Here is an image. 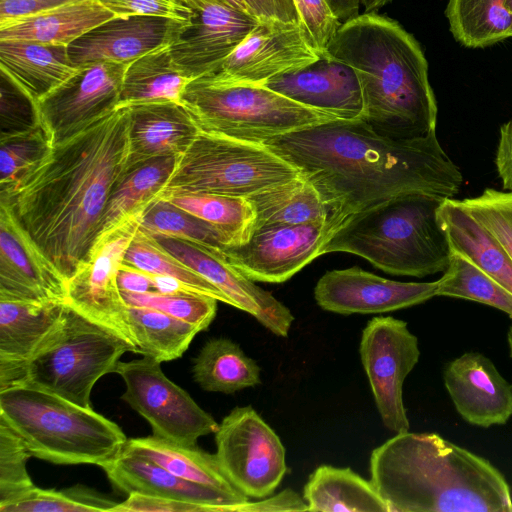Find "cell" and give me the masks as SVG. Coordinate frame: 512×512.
Here are the masks:
<instances>
[{
    "mask_svg": "<svg viewBox=\"0 0 512 512\" xmlns=\"http://www.w3.org/2000/svg\"><path fill=\"white\" fill-rule=\"evenodd\" d=\"M263 144L312 183L330 209L334 232L350 215L392 197L423 194L450 199L463 182L436 131L393 139L360 119H338Z\"/></svg>",
    "mask_w": 512,
    "mask_h": 512,
    "instance_id": "cell-1",
    "label": "cell"
},
{
    "mask_svg": "<svg viewBox=\"0 0 512 512\" xmlns=\"http://www.w3.org/2000/svg\"><path fill=\"white\" fill-rule=\"evenodd\" d=\"M129 108L119 106L48 157L6 198L66 282L87 260L102 231L110 192L127 166Z\"/></svg>",
    "mask_w": 512,
    "mask_h": 512,
    "instance_id": "cell-2",
    "label": "cell"
},
{
    "mask_svg": "<svg viewBox=\"0 0 512 512\" xmlns=\"http://www.w3.org/2000/svg\"><path fill=\"white\" fill-rule=\"evenodd\" d=\"M352 67L359 79L360 120L380 135L413 139L436 131L437 102L417 40L377 12L342 22L325 55Z\"/></svg>",
    "mask_w": 512,
    "mask_h": 512,
    "instance_id": "cell-3",
    "label": "cell"
},
{
    "mask_svg": "<svg viewBox=\"0 0 512 512\" xmlns=\"http://www.w3.org/2000/svg\"><path fill=\"white\" fill-rule=\"evenodd\" d=\"M370 475L389 512H512L500 471L435 433H397L372 451Z\"/></svg>",
    "mask_w": 512,
    "mask_h": 512,
    "instance_id": "cell-4",
    "label": "cell"
},
{
    "mask_svg": "<svg viewBox=\"0 0 512 512\" xmlns=\"http://www.w3.org/2000/svg\"><path fill=\"white\" fill-rule=\"evenodd\" d=\"M442 199L423 194L392 197L347 217L320 255H358L393 275L422 278L444 272L451 250L437 220Z\"/></svg>",
    "mask_w": 512,
    "mask_h": 512,
    "instance_id": "cell-5",
    "label": "cell"
},
{
    "mask_svg": "<svg viewBox=\"0 0 512 512\" xmlns=\"http://www.w3.org/2000/svg\"><path fill=\"white\" fill-rule=\"evenodd\" d=\"M0 419L23 439L32 457L55 464L101 467L128 440L116 423L91 407L27 385L0 391Z\"/></svg>",
    "mask_w": 512,
    "mask_h": 512,
    "instance_id": "cell-6",
    "label": "cell"
},
{
    "mask_svg": "<svg viewBox=\"0 0 512 512\" xmlns=\"http://www.w3.org/2000/svg\"><path fill=\"white\" fill-rule=\"evenodd\" d=\"M181 103L200 131L262 144L279 135L340 119L263 85L228 83L209 74L187 84Z\"/></svg>",
    "mask_w": 512,
    "mask_h": 512,
    "instance_id": "cell-7",
    "label": "cell"
},
{
    "mask_svg": "<svg viewBox=\"0 0 512 512\" xmlns=\"http://www.w3.org/2000/svg\"><path fill=\"white\" fill-rule=\"evenodd\" d=\"M300 176L265 144L199 131L157 196L208 193L249 198Z\"/></svg>",
    "mask_w": 512,
    "mask_h": 512,
    "instance_id": "cell-8",
    "label": "cell"
},
{
    "mask_svg": "<svg viewBox=\"0 0 512 512\" xmlns=\"http://www.w3.org/2000/svg\"><path fill=\"white\" fill-rule=\"evenodd\" d=\"M128 351L121 339L67 304L61 325L23 366L15 386L36 387L91 407L93 386L115 372Z\"/></svg>",
    "mask_w": 512,
    "mask_h": 512,
    "instance_id": "cell-9",
    "label": "cell"
},
{
    "mask_svg": "<svg viewBox=\"0 0 512 512\" xmlns=\"http://www.w3.org/2000/svg\"><path fill=\"white\" fill-rule=\"evenodd\" d=\"M142 213L98 237L87 260L67 282L66 297L69 306L121 339L133 353H138V345L117 273Z\"/></svg>",
    "mask_w": 512,
    "mask_h": 512,
    "instance_id": "cell-10",
    "label": "cell"
},
{
    "mask_svg": "<svg viewBox=\"0 0 512 512\" xmlns=\"http://www.w3.org/2000/svg\"><path fill=\"white\" fill-rule=\"evenodd\" d=\"M216 457L230 483L252 499L269 497L288 468L276 432L251 407H236L215 432Z\"/></svg>",
    "mask_w": 512,
    "mask_h": 512,
    "instance_id": "cell-11",
    "label": "cell"
},
{
    "mask_svg": "<svg viewBox=\"0 0 512 512\" xmlns=\"http://www.w3.org/2000/svg\"><path fill=\"white\" fill-rule=\"evenodd\" d=\"M161 363L144 356L119 361L115 372L125 382L122 399L144 417L153 435L195 446L199 437L218 430L219 424L192 397L163 373Z\"/></svg>",
    "mask_w": 512,
    "mask_h": 512,
    "instance_id": "cell-12",
    "label": "cell"
},
{
    "mask_svg": "<svg viewBox=\"0 0 512 512\" xmlns=\"http://www.w3.org/2000/svg\"><path fill=\"white\" fill-rule=\"evenodd\" d=\"M359 352L381 420L390 431H409L403 384L420 356L407 323L391 316L372 318L362 331Z\"/></svg>",
    "mask_w": 512,
    "mask_h": 512,
    "instance_id": "cell-13",
    "label": "cell"
},
{
    "mask_svg": "<svg viewBox=\"0 0 512 512\" xmlns=\"http://www.w3.org/2000/svg\"><path fill=\"white\" fill-rule=\"evenodd\" d=\"M127 65L114 61L82 65L36 103L39 122L53 146L73 138L117 108Z\"/></svg>",
    "mask_w": 512,
    "mask_h": 512,
    "instance_id": "cell-14",
    "label": "cell"
},
{
    "mask_svg": "<svg viewBox=\"0 0 512 512\" xmlns=\"http://www.w3.org/2000/svg\"><path fill=\"white\" fill-rule=\"evenodd\" d=\"M321 57L300 23L265 19L255 25L216 70L207 74L228 83L263 85Z\"/></svg>",
    "mask_w": 512,
    "mask_h": 512,
    "instance_id": "cell-15",
    "label": "cell"
},
{
    "mask_svg": "<svg viewBox=\"0 0 512 512\" xmlns=\"http://www.w3.org/2000/svg\"><path fill=\"white\" fill-rule=\"evenodd\" d=\"M331 221L255 227L249 239L223 246L229 262L252 281L282 283L320 256L331 237Z\"/></svg>",
    "mask_w": 512,
    "mask_h": 512,
    "instance_id": "cell-16",
    "label": "cell"
},
{
    "mask_svg": "<svg viewBox=\"0 0 512 512\" xmlns=\"http://www.w3.org/2000/svg\"><path fill=\"white\" fill-rule=\"evenodd\" d=\"M191 16L179 24L169 49L191 80L216 70L260 21L216 1L186 0Z\"/></svg>",
    "mask_w": 512,
    "mask_h": 512,
    "instance_id": "cell-17",
    "label": "cell"
},
{
    "mask_svg": "<svg viewBox=\"0 0 512 512\" xmlns=\"http://www.w3.org/2000/svg\"><path fill=\"white\" fill-rule=\"evenodd\" d=\"M154 238L170 254L218 288L228 305L248 313L274 335L288 336L294 320L291 311L238 271L227 259L223 246L181 238Z\"/></svg>",
    "mask_w": 512,
    "mask_h": 512,
    "instance_id": "cell-18",
    "label": "cell"
},
{
    "mask_svg": "<svg viewBox=\"0 0 512 512\" xmlns=\"http://www.w3.org/2000/svg\"><path fill=\"white\" fill-rule=\"evenodd\" d=\"M67 282L0 200V299L66 302Z\"/></svg>",
    "mask_w": 512,
    "mask_h": 512,
    "instance_id": "cell-19",
    "label": "cell"
},
{
    "mask_svg": "<svg viewBox=\"0 0 512 512\" xmlns=\"http://www.w3.org/2000/svg\"><path fill=\"white\" fill-rule=\"evenodd\" d=\"M438 280L400 282L359 267L326 272L317 282L314 297L325 311L350 314H380L421 304L437 296Z\"/></svg>",
    "mask_w": 512,
    "mask_h": 512,
    "instance_id": "cell-20",
    "label": "cell"
},
{
    "mask_svg": "<svg viewBox=\"0 0 512 512\" xmlns=\"http://www.w3.org/2000/svg\"><path fill=\"white\" fill-rule=\"evenodd\" d=\"M181 22L156 16L114 15L72 41L67 46L68 55L76 66L100 61L129 63L169 44Z\"/></svg>",
    "mask_w": 512,
    "mask_h": 512,
    "instance_id": "cell-21",
    "label": "cell"
},
{
    "mask_svg": "<svg viewBox=\"0 0 512 512\" xmlns=\"http://www.w3.org/2000/svg\"><path fill=\"white\" fill-rule=\"evenodd\" d=\"M444 383L457 412L472 425H502L512 416V385L481 353L467 352L451 361Z\"/></svg>",
    "mask_w": 512,
    "mask_h": 512,
    "instance_id": "cell-22",
    "label": "cell"
},
{
    "mask_svg": "<svg viewBox=\"0 0 512 512\" xmlns=\"http://www.w3.org/2000/svg\"><path fill=\"white\" fill-rule=\"evenodd\" d=\"M263 86L343 120L360 119L363 112L362 90L354 69L327 56Z\"/></svg>",
    "mask_w": 512,
    "mask_h": 512,
    "instance_id": "cell-23",
    "label": "cell"
},
{
    "mask_svg": "<svg viewBox=\"0 0 512 512\" xmlns=\"http://www.w3.org/2000/svg\"><path fill=\"white\" fill-rule=\"evenodd\" d=\"M66 307L0 299V391L16 385L23 366L61 325Z\"/></svg>",
    "mask_w": 512,
    "mask_h": 512,
    "instance_id": "cell-24",
    "label": "cell"
},
{
    "mask_svg": "<svg viewBox=\"0 0 512 512\" xmlns=\"http://www.w3.org/2000/svg\"><path fill=\"white\" fill-rule=\"evenodd\" d=\"M101 468L110 482L126 494L142 493L215 505L220 512H232L233 505L249 500L187 481L145 457L124 450Z\"/></svg>",
    "mask_w": 512,
    "mask_h": 512,
    "instance_id": "cell-25",
    "label": "cell"
},
{
    "mask_svg": "<svg viewBox=\"0 0 512 512\" xmlns=\"http://www.w3.org/2000/svg\"><path fill=\"white\" fill-rule=\"evenodd\" d=\"M127 165L153 157L182 155L199 133L188 109L179 102L128 105Z\"/></svg>",
    "mask_w": 512,
    "mask_h": 512,
    "instance_id": "cell-26",
    "label": "cell"
},
{
    "mask_svg": "<svg viewBox=\"0 0 512 512\" xmlns=\"http://www.w3.org/2000/svg\"><path fill=\"white\" fill-rule=\"evenodd\" d=\"M0 68L35 103L74 75L66 45L0 40Z\"/></svg>",
    "mask_w": 512,
    "mask_h": 512,
    "instance_id": "cell-27",
    "label": "cell"
},
{
    "mask_svg": "<svg viewBox=\"0 0 512 512\" xmlns=\"http://www.w3.org/2000/svg\"><path fill=\"white\" fill-rule=\"evenodd\" d=\"M450 250L468 258L512 293V260L498 239L460 203L450 198L437 209Z\"/></svg>",
    "mask_w": 512,
    "mask_h": 512,
    "instance_id": "cell-28",
    "label": "cell"
},
{
    "mask_svg": "<svg viewBox=\"0 0 512 512\" xmlns=\"http://www.w3.org/2000/svg\"><path fill=\"white\" fill-rule=\"evenodd\" d=\"M99 0H82L34 15L0 23V40L68 46L72 41L112 18Z\"/></svg>",
    "mask_w": 512,
    "mask_h": 512,
    "instance_id": "cell-29",
    "label": "cell"
},
{
    "mask_svg": "<svg viewBox=\"0 0 512 512\" xmlns=\"http://www.w3.org/2000/svg\"><path fill=\"white\" fill-rule=\"evenodd\" d=\"M178 157L159 156L127 165L110 192L101 234L141 213L166 186Z\"/></svg>",
    "mask_w": 512,
    "mask_h": 512,
    "instance_id": "cell-30",
    "label": "cell"
},
{
    "mask_svg": "<svg viewBox=\"0 0 512 512\" xmlns=\"http://www.w3.org/2000/svg\"><path fill=\"white\" fill-rule=\"evenodd\" d=\"M303 498L308 511L389 512L373 483L350 468L319 466L309 476Z\"/></svg>",
    "mask_w": 512,
    "mask_h": 512,
    "instance_id": "cell-31",
    "label": "cell"
},
{
    "mask_svg": "<svg viewBox=\"0 0 512 512\" xmlns=\"http://www.w3.org/2000/svg\"><path fill=\"white\" fill-rule=\"evenodd\" d=\"M123 450L145 457L187 481L249 499L230 483L216 455L196 445H180L152 435L128 439Z\"/></svg>",
    "mask_w": 512,
    "mask_h": 512,
    "instance_id": "cell-32",
    "label": "cell"
},
{
    "mask_svg": "<svg viewBox=\"0 0 512 512\" xmlns=\"http://www.w3.org/2000/svg\"><path fill=\"white\" fill-rule=\"evenodd\" d=\"M190 81L175 64L169 44L160 46L128 63L117 107L162 101L181 103Z\"/></svg>",
    "mask_w": 512,
    "mask_h": 512,
    "instance_id": "cell-33",
    "label": "cell"
},
{
    "mask_svg": "<svg viewBox=\"0 0 512 512\" xmlns=\"http://www.w3.org/2000/svg\"><path fill=\"white\" fill-rule=\"evenodd\" d=\"M247 199L255 212L254 228L325 222L330 216L316 188L301 174Z\"/></svg>",
    "mask_w": 512,
    "mask_h": 512,
    "instance_id": "cell-34",
    "label": "cell"
},
{
    "mask_svg": "<svg viewBox=\"0 0 512 512\" xmlns=\"http://www.w3.org/2000/svg\"><path fill=\"white\" fill-rule=\"evenodd\" d=\"M193 378L205 391L231 394L261 383L260 367L225 337L209 339L193 363Z\"/></svg>",
    "mask_w": 512,
    "mask_h": 512,
    "instance_id": "cell-35",
    "label": "cell"
},
{
    "mask_svg": "<svg viewBox=\"0 0 512 512\" xmlns=\"http://www.w3.org/2000/svg\"><path fill=\"white\" fill-rule=\"evenodd\" d=\"M446 17L454 38L469 48L512 37V0H448Z\"/></svg>",
    "mask_w": 512,
    "mask_h": 512,
    "instance_id": "cell-36",
    "label": "cell"
},
{
    "mask_svg": "<svg viewBox=\"0 0 512 512\" xmlns=\"http://www.w3.org/2000/svg\"><path fill=\"white\" fill-rule=\"evenodd\" d=\"M213 226L228 246L246 242L254 228L255 212L246 198L208 193L159 196Z\"/></svg>",
    "mask_w": 512,
    "mask_h": 512,
    "instance_id": "cell-37",
    "label": "cell"
},
{
    "mask_svg": "<svg viewBox=\"0 0 512 512\" xmlns=\"http://www.w3.org/2000/svg\"><path fill=\"white\" fill-rule=\"evenodd\" d=\"M138 354L160 363L182 356L201 328L156 309L129 306Z\"/></svg>",
    "mask_w": 512,
    "mask_h": 512,
    "instance_id": "cell-38",
    "label": "cell"
},
{
    "mask_svg": "<svg viewBox=\"0 0 512 512\" xmlns=\"http://www.w3.org/2000/svg\"><path fill=\"white\" fill-rule=\"evenodd\" d=\"M121 265L153 276L174 278L194 292L228 304L227 298L218 288L170 254L154 237L140 228L126 249Z\"/></svg>",
    "mask_w": 512,
    "mask_h": 512,
    "instance_id": "cell-39",
    "label": "cell"
},
{
    "mask_svg": "<svg viewBox=\"0 0 512 512\" xmlns=\"http://www.w3.org/2000/svg\"><path fill=\"white\" fill-rule=\"evenodd\" d=\"M437 296L480 302L512 318V293L464 255L452 250L449 264L438 279Z\"/></svg>",
    "mask_w": 512,
    "mask_h": 512,
    "instance_id": "cell-40",
    "label": "cell"
},
{
    "mask_svg": "<svg viewBox=\"0 0 512 512\" xmlns=\"http://www.w3.org/2000/svg\"><path fill=\"white\" fill-rule=\"evenodd\" d=\"M52 149L51 139L40 122L27 130L1 135L0 198L8 197Z\"/></svg>",
    "mask_w": 512,
    "mask_h": 512,
    "instance_id": "cell-41",
    "label": "cell"
},
{
    "mask_svg": "<svg viewBox=\"0 0 512 512\" xmlns=\"http://www.w3.org/2000/svg\"><path fill=\"white\" fill-rule=\"evenodd\" d=\"M139 228L153 237H172L228 246L225 238L209 223L156 197L144 209Z\"/></svg>",
    "mask_w": 512,
    "mask_h": 512,
    "instance_id": "cell-42",
    "label": "cell"
},
{
    "mask_svg": "<svg viewBox=\"0 0 512 512\" xmlns=\"http://www.w3.org/2000/svg\"><path fill=\"white\" fill-rule=\"evenodd\" d=\"M117 504L81 485L60 491L35 486L18 498L0 504V512H112Z\"/></svg>",
    "mask_w": 512,
    "mask_h": 512,
    "instance_id": "cell-43",
    "label": "cell"
},
{
    "mask_svg": "<svg viewBox=\"0 0 512 512\" xmlns=\"http://www.w3.org/2000/svg\"><path fill=\"white\" fill-rule=\"evenodd\" d=\"M128 306L159 310L206 330L216 316L217 299L193 291L131 293L121 291Z\"/></svg>",
    "mask_w": 512,
    "mask_h": 512,
    "instance_id": "cell-44",
    "label": "cell"
},
{
    "mask_svg": "<svg viewBox=\"0 0 512 512\" xmlns=\"http://www.w3.org/2000/svg\"><path fill=\"white\" fill-rule=\"evenodd\" d=\"M30 457L23 439L0 419V504L35 487L26 468Z\"/></svg>",
    "mask_w": 512,
    "mask_h": 512,
    "instance_id": "cell-45",
    "label": "cell"
},
{
    "mask_svg": "<svg viewBox=\"0 0 512 512\" xmlns=\"http://www.w3.org/2000/svg\"><path fill=\"white\" fill-rule=\"evenodd\" d=\"M460 203L498 239L512 260V192L487 188Z\"/></svg>",
    "mask_w": 512,
    "mask_h": 512,
    "instance_id": "cell-46",
    "label": "cell"
},
{
    "mask_svg": "<svg viewBox=\"0 0 512 512\" xmlns=\"http://www.w3.org/2000/svg\"><path fill=\"white\" fill-rule=\"evenodd\" d=\"M38 123L36 103L1 71V135L24 131Z\"/></svg>",
    "mask_w": 512,
    "mask_h": 512,
    "instance_id": "cell-47",
    "label": "cell"
},
{
    "mask_svg": "<svg viewBox=\"0 0 512 512\" xmlns=\"http://www.w3.org/2000/svg\"><path fill=\"white\" fill-rule=\"evenodd\" d=\"M299 23L316 51L324 56L342 22L336 17L327 0H293Z\"/></svg>",
    "mask_w": 512,
    "mask_h": 512,
    "instance_id": "cell-48",
    "label": "cell"
},
{
    "mask_svg": "<svg viewBox=\"0 0 512 512\" xmlns=\"http://www.w3.org/2000/svg\"><path fill=\"white\" fill-rule=\"evenodd\" d=\"M114 15H142L187 21L191 8L186 0H99Z\"/></svg>",
    "mask_w": 512,
    "mask_h": 512,
    "instance_id": "cell-49",
    "label": "cell"
},
{
    "mask_svg": "<svg viewBox=\"0 0 512 512\" xmlns=\"http://www.w3.org/2000/svg\"><path fill=\"white\" fill-rule=\"evenodd\" d=\"M112 512H220V508L187 500L131 493Z\"/></svg>",
    "mask_w": 512,
    "mask_h": 512,
    "instance_id": "cell-50",
    "label": "cell"
},
{
    "mask_svg": "<svg viewBox=\"0 0 512 512\" xmlns=\"http://www.w3.org/2000/svg\"><path fill=\"white\" fill-rule=\"evenodd\" d=\"M82 0H0V23Z\"/></svg>",
    "mask_w": 512,
    "mask_h": 512,
    "instance_id": "cell-51",
    "label": "cell"
},
{
    "mask_svg": "<svg viewBox=\"0 0 512 512\" xmlns=\"http://www.w3.org/2000/svg\"><path fill=\"white\" fill-rule=\"evenodd\" d=\"M250 13L259 20L277 19L299 23L293 0H243Z\"/></svg>",
    "mask_w": 512,
    "mask_h": 512,
    "instance_id": "cell-52",
    "label": "cell"
},
{
    "mask_svg": "<svg viewBox=\"0 0 512 512\" xmlns=\"http://www.w3.org/2000/svg\"><path fill=\"white\" fill-rule=\"evenodd\" d=\"M495 164L503 190L512 192V119L500 127Z\"/></svg>",
    "mask_w": 512,
    "mask_h": 512,
    "instance_id": "cell-53",
    "label": "cell"
},
{
    "mask_svg": "<svg viewBox=\"0 0 512 512\" xmlns=\"http://www.w3.org/2000/svg\"><path fill=\"white\" fill-rule=\"evenodd\" d=\"M120 291L131 293L156 292L151 275L120 265L117 273Z\"/></svg>",
    "mask_w": 512,
    "mask_h": 512,
    "instance_id": "cell-54",
    "label": "cell"
},
{
    "mask_svg": "<svg viewBox=\"0 0 512 512\" xmlns=\"http://www.w3.org/2000/svg\"><path fill=\"white\" fill-rule=\"evenodd\" d=\"M327 2L341 22L359 14L360 0H327Z\"/></svg>",
    "mask_w": 512,
    "mask_h": 512,
    "instance_id": "cell-55",
    "label": "cell"
},
{
    "mask_svg": "<svg viewBox=\"0 0 512 512\" xmlns=\"http://www.w3.org/2000/svg\"><path fill=\"white\" fill-rule=\"evenodd\" d=\"M392 0H360L361 5L364 7L365 13L377 12L380 8L390 3Z\"/></svg>",
    "mask_w": 512,
    "mask_h": 512,
    "instance_id": "cell-56",
    "label": "cell"
},
{
    "mask_svg": "<svg viewBox=\"0 0 512 512\" xmlns=\"http://www.w3.org/2000/svg\"><path fill=\"white\" fill-rule=\"evenodd\" d=\"M204 1L221 2V3L227 4L229 6H232V7L236 8V9H239V10H242V11L250 13V11L248 10V8H247V6H246V4L244 3L243 0H204Z\"/></svg>",
    "mask_w": 512,
    "mask_h": 512,
    "instance_id": "cell-57",
    "label": "cell"
},
{
    "mask_svg": "<svg viewBox=\"0 0 512 512\" xmlns=\"http://www.w3.org/2000/svg\"><path fill=\"white\" fill-rule=\"evenodd\" d=\"M507 341H508V347H509V354H510V357L512 358V325L508 330Z\"/></svg>",
    "mask_w": 512,
    "mask_h": 512,
    "instance_id": "cell-58",
    "label": "cell"
}]
</instances>
